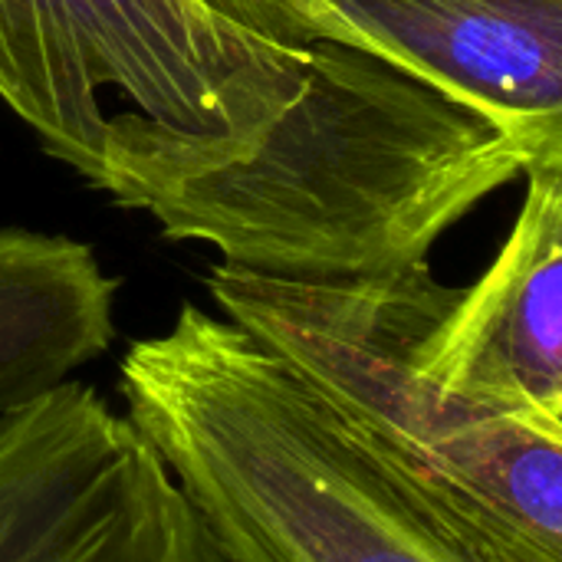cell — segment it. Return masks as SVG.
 <instances>
[{
  "instance_id": "obj_7",
  "label": "cell",
  "mask_w": 562,
  "mask_h": 562,
  "mask_svg": "<svg viewBox=\"0 0 562 562\" xmlns=\"http://www.w3.org/2000/svg\"><path fill=\"white\" fill-rule=\"evenodd\" d=\"M524 178L504 247L428 333L422 369L448 392L562 431V155Z\"/></svg>"
},
{
  "instance_id": "obj_4",
  "label": "cell",
  "mask_w": 562,
  "mask_h": 562,
  "mask_svg": "<svg viewBox=\"0 0 562 562\" xmlns=\"http://www.w3.org/2000/svg\"><path fill=\"white\" fill-rule=\"evenodd\" d=\"M273 49L201 0H0V102L102 188L105 86L155 122L207 132L227 119V76Z\"/></svg>"
},
{
  "instance_id": "obj_2",
  "label": "cell",
  "mask_w": 562,
  "mask_h": 562,
  "mask_svg": "<svg viewBox=\"0 0 562 562\" xmlns=\"http://www.w3.org/2000/svg\"><path fill=\"white\" fill-rule=\"evenodd\" d=\"M204 283L461 547L484 562H562V431L448 392L422 369L461 286L428 263L323 283L214 263Z\"/></svg>"
},
{
  "instance_id": "obj_6",
  "label": "cell",
  "mask_w": 562,
  "mask_h": 562,
  "mask_svg": "<svg viewBox=\"0 0 562 562\" xmlns=\"http://www.w3.org/2000/svg\"><path fill=\"white\" fill-rule=\"evenodd\" d=\"M277 43H339L474 102L562 115V0H201Z\"/></svg>"
},
{
  "instance_id": "obj_1",
  "label": "cell",
  "mask_w": 562,
  "mask_h": 562,
  "mask_svg": "<svg viewBox=\"0 0 562 562\" xmlns=\"http://www.w3.org/2000/svg\"><path fill=\"white\" fill-rule=\"evenodd\" d=\"M553 155L562 115L504 112L319 40L290 43L254 122L109 115L99 191L224 267L323 283L425 267L458 221Z\"/></svg>"
},
{
  "instance_id": "obj_8",
  "label": "cell",
  "mask_w": 562,
  "mask_h": 562,
  "mask_svg": "<svg viewBox=\"0 0 562 562\" xmlns=\"http://www.w3.org/2000/svg\"><path fill=\"white\" fill-rule=\"evenodd\" d=\"M115 296L86 240L0 227V415L109 352Z\"/></svg>"
},
{
  "instance_id": "obj_5",
  "label": "cell",
  "mask_w": 562,
  "mask_h": 562,
  "mask_svg": "<svg viewBox=\"0 0 562 562\" xmlns=\"http://www.w3.org/2000/svg\"><path fill=\"white\" fill-rule=\"evenodd\" d=\"M0 562H217L155 448L66 379L0 415Z\"/></svg>"
},
{
  "instance_id": "obj_3",
  "label": "cell",
  "mask_w": 562,
  "mask_h": 562,
  "mask_svg": "<svg viewBox=\"0 0 562 562\" xmlns=\"http://www.w3.org/2000/svg\"><path fill=\"white\" fill-rule=\"evenodd\" d=\"M119 395L217 562H484L227 316L184 303L125 349Z\"/></svg>"
}]
</instances>
